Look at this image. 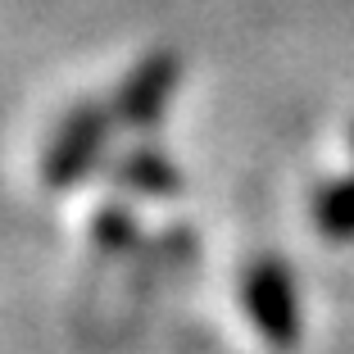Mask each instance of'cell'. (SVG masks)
Here are the masks:
<instances>
[{
	"label": "cell",
	"instance_id": "cell-1",
	"mask_svg": "<svg viewBox=\"0 0 354 354\" xmlns=\"http://www.w3.org/2000/svg\"><path fill=\"white\" fill-rule=\"evenodd\" d=\"M245 309L263 341L277 350H291L300 341V300H295V281L277 263H259L245 281Z\"/></svg>",
	"mask_w": 354,
	"mask_h": 354
}]
</instances>
